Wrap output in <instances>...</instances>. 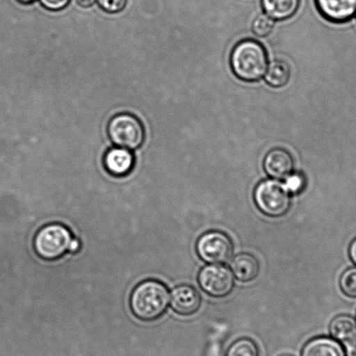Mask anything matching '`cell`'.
Wrapping results in <instances>:
<instances>
[{
  "instance_id": "cell-1",
  "label": "cell",
  "mask_w": 356,
  "mask_h": 356,
  "mask_svg": "<svg viewBox=\"0 0 356 356\" xmlns=\"http://www.w3.org/2000/svg\"><path fill=\"white\" fill-rule=\"evenodd\" d=\"M230 65L234 74L241 81H260L268 65L267 51L257 40H241L232 50Z\"/></svg>"
},
{
  "instance_id": "cell-2",
  "label": "cell",
  "mask_w": 356,
  "mask_h": 356,
  "mask_svg": "<svg viewBox=\"0 0 356 356\" xmlns=\"http://www.w3.org/2000/svg\"><path fill=\"white\" fill-rule=\"evenodd\" d=\"M169 300L167 286L154 280H148L134 289L130 297L131 310L140 320H156L167 310Z\"/></svg>"
},
{
  "instance_id": "cell-3",
  "label": "cell",
  "mask_w": 356,
  "mask_h": 356,
  "mask_svg": "<svg viewBox=\"0 0 356 356\" xmlns=\"http://www.w3.org/2000/svg\"><path fill=\"white\" fill-rule=\"evenodd\" d=\"M72 239L70 230L64 225H47L34 237V251L44 261H56L69 252Z\"/></svg>"
},
{
  "instance_id": "cell-4",
  "label": "cell",
  "mask_w": 356,
  "mask_h": 356,
  "mask_svg": "<svg viewBox=\"0 0 356 356\" xmlns=\"http://www.w3.org/2000/svg\"><path fill=\"white\" fill-rule=\"evenodd\" d=\"M254 198L259 210L269 217L285 216L291 206L289 190L285 184L276 179H266L259 183Z\"/></svg>"
},
{
  "instance_id": "cell-5",
  "label": "cell",
  "mask_w": 356,
  "mask_h": 356,
  "mask_svg": "<svg viewBox=\"0 0 356 356\" xmlns=\"http://www.w3.org/2000/svg\"><path fill=\"white\" fill-rule=\"evenodd\" d=\"M107 132L110 140L117 147L136 149L143 145L145 131L143 124L129 113L118 114L111 119Z\"/></svg>"
},
{
  "instance_id": "cell-6",
  "label": "cell",
  "mask_w": 356,
  "mask_h": 356,
  "mask_svg": "<svg viewBox=\"0 0 356 356\" xmlns=\"http://www.w3.org/2000/svg\"><path fill=\"white\" fill-rule=\"evenodd\" d=\"M234 246L230 238L220 231H210L200 236L196 252L202 261L209 264H222L233 254Z\"/></svg>"
},
{
  "instance_id": "cell-7",
  "label": "cell",
  "mask_w": 356,
  "mask_h": 356,
  "mask_svg": "<svg viewBox=\"0 0 356 356\" xmlns=\"http://www.w3.org/2000/svg\"><path fill=\"white\" fill-rule=\"evenodd\" d=\"M198 281L200 288L207 295L216 298L229 295L234 286L233 273L220 264H210L200 270Z\"/></svg>"
},
{
  "instance_id": "cell-8",
  "label": "cell",
  "mask_w": 356,
  "mask_h": 356,
  "mask_svg": "<svg viewBox=\"0 0 356 356\" xmlns=\"http://www.w3.org/2000/svg\"><path fill=\"white\" fill-rule=\"evenodd\" d=\"M316 4L328 22L345 23L356 15V0H316Z\"/></svg>"
},
{
  "instance_id": "cell-9",
  "label": "cell",
  "mask_w": 356,
  "mask_h": 356,
  "mask_svg": "<svg viewBox=\"0 0 356 356\" xmlns=\"http://www.w3.org/2000/svg\"><path fill=\"white\" fill-rule=\"evenodd\" d=\"M264 168L271 178L285 179L292 174L295 161L292 155L283 148H274L264 158Z\"/></svg>"
},
{
  "instance_id": "cell-10",
  "label": "cell",
  "mask_w": 356,
  "mask_h": 356,
  "mask_svg": "<svg viewBox=\"0 0 356 356\" xmlns=\"http://www.w3.org/2000/svg\"><path fill=\"white\" fill-rule=\"evenodd\" d=\"M172 309L181 316H192L200 309L202 297L195 288L189 285L177 286L171 293Z\"/></svg>"
},
{
  "instance_id": "cell-11",
  "label": "cell",
  "mask_w": 356,
  "mask_h": 356,
  "mask_svg": "<svg viewBox=\"0 0 356 356\" xmlns=\"http://www.w3.org/2000/svg\"><path fill=\"white\" fill-rule=\"evenodd\" d=\"M104 165L111 175L124 177L129 175L134 165V157L129 149L123 147L111 148L104 156Z\"/></svg>"
},
{
  "instance_id": "cell-12",
  "label": "cell",
  "mask_w": 356,
  "mask_h": 356,
  "mask_svg": "<svg viewBox=\"0 0 356 356\" xmlns=\"http://www.w3.org/2000/svg\"><path fill=\"white\" fill-rule=\"evenodd\" d=\"M231 270L241 282H250L257 278L260 273V264L250 254H240L231 261Z\"/></svg>"
},
{
  "instance_id": "cell-13",
  "label": "cell",
  "mask_w": 356,
  "mask_h": 356,
  "mask_svg": "<svg viewBox=\"0 0 356 356\" xmlns=\"http://www.w3.org/2000/svg\"><path fill=\"white\" fill-rule=\"evenodd\" d=\"M302 356H345L344 348L334 339L317 337L304 346Z\"/></svg>"
},
{
  "instance_id": "cell-14",
  "label": "cell",
  "mask_w": 356,
  "mask_h": 356,
  "mask_svg": "<svg viewBox=\"0 0 356 356\" xmlns=\"http://www.w3.org/2000/svg\"><path fill=\"white\" fill-rule=\"evenodd\" d=\"M332 337L347 346L356 345V321L354 318L341 314L331 321L330 326Z\"/></svg>"
},
{
  "instance_id": "cell-15",
  "label": "cell",
  "mask_w": 356,
  "mask_h": 356,
  "mask_svg": "<svg viewBox=\"0 0 356 356\" xmlns=\"http://www.w3.org/2000/svg\"><path fill=\"white\" fill-rule=\"evenodd\" d=\"M300 0H261L265 15L274 20L292 18L298 11Z\"/></svg>"
},
{
  "instance_id": "cell-16",
  "label": "cell",
  "mask_w": 356,
  "mask_h": 356,
  "mask_svg": "<svg viewBox=\"0 0 356 356\" xmlns=\"http://www.w3.org/2000/svg\"><path fill=\"white\" fill-rule=\"evenodd\" d=\"M291 77V70L284 60H275L268 65L265 74V81L268 85L275 88H281L288 84Z\"/></svg>"
},
{
  "instance_id": "cell-17",
  "label": "cell",
  "mask_w": 356,
  "mask_h": 356,
  "mask_svg": "<svg viewBox=\"0 0 356 356\" xmlns=\"http://www.w3.org/2000/svg\"><path fill=\"white\" fill-rule=\"evenodd\" d=\"M226 356H260V350L253 340L241 338L230 346Z\"/></svg>"
},
{
  "instance_id": "cell-18",
  "label": "cell",
  "mask_w": 356,
  "mask_h": 356,
  "mask_svg": "<svg viewBox=\"0 0 356 356\" xmlns=\"http://www.w3.org/2000/svg\"><path fill=\"white\" fill-rule=\"evenodd\" d=\"M274 19L267 15L257 16L252 24V31H253L254 35L260 38L268 36L274 30Z\"/></svg>"
},
{
  "instance_id": "cell-19",
  "label": "cell",
  "mask_w": 356,
  "mask_h": 356,
  "mask_svg": "<svg viewBox=\"0 0 356 356\" xmlns=\"http://www.w3.org/2000/svg\"><path fill=\"white\" fill-rule=\"evenodd\" d=\"M340 286L346 296L356 298V268H349L342 274Z\"/></svg>"
},
{
  "instance_id": "cell-20",
  "label": "cell",
  "mask_w": 356,
  "mask_h": 356,
  "mask_svg": "<svg viewBox=\"0 0 356 356\" xmlns=\"http://www.w3.org/2000/svg\"><path fill=\"white\" fill-rule=\"evenodd\" d=\"M285 186L292 195H299L305 188L306 179L302 175L296 172L288 176L286 179Z\"/></svg>"
},
{
  "instance_id": "cell-21",
  "label": "cell",
  "mask_w": 356,
  "mask_h": 356,
  "mask_svg": "<svg viewBox=\"0 0 356 356\" xmlns=\"http://www.w3.org/2000/svg\"><path fill=\"white\" fill-rule=\"evenodd\" d=\"M104 11L116 13L126 8L127 0H96Z\"/></svg>"
},
{
  "instance_id": "cell-22",
  "label": "cell",
  "mask_w": 356,
  "mask_h": 356,
  "mask_svg": "<svg viewBox=\"0 0 356 356\" xmlns=\"http://www.w3.org/2000/svg\"><path fill=\"white\" fill-rule=\"evenodd\" d=\"M47 9L51 11H60V10L67 8L70 0H40Z\"/></svg>"
},
{
  "instance_id": "cell-23",
  "label": "cell",
  "mask_w": 356,
  "mask_h": 356,
  "mask_svg": "<svg viewBox=\"0 0 356 356\" xmlns=\"http://www.w3.org/2000/svg\"><path fill=\"white\" fill-rule=\"evenodd\" d=\"M349 257L351 261L356 265V238L352 241L350 246H349Z\"/></svg>"
},
{
  "instance_id": "cell-24",
  "label": "cell",
  "mask_w": 356,
  "mask_h": 356,
  "mask_svg": "<svg viewBox=\"0 0 356 356\" xmlns=\"http://www.w3.org/2000/svg\"><path fill=\"white\" fill-rule=\"evenodd\" d=\"M77 4L81 8H91V6L95 4L96 0H76Z\"/></svg>"
},
{
  "instance_id": "cell-25",
  "label": "cell",
  "mask_w": 356,
  "mask_h": 356,
  "mask_svg": "<svg viewBox=\"0 0 356 356\" xmlns=\"http://www.w3.org/2000/svg\"><path fill=\"white\" fill-rule=\"evenodd\" d=\"M79 248H81V243H79V241L76 239H72L70 248H69V252H71V253H77Z\"/></svg>"
},
{
  "instance_id": "cell-26",
  "label": "cell",
  "mask_w": 356,
  "mask_h": 356,
  "mask_svg": "<svg viewBox=\"0 0 356 356\" xmlns=\"http://www.w3.org/2000/svg\"><path fill=\"white\" fill-rule=\"evenodd\" d=\"M345 356H356V345L348 346L347 351L345 352Z\"/></svg>"
},
{
  "instance_id": "cell-27",
  "label": "cell",
  "mask_w": 356,
  "mask_h": 356,
  "mask_svg": "<svg viewBox=\"0 0 356 356\" xmlns=\"http://www.w3.org/2000/svg\"><path fill=\"white\" fill-rule=\"evenodd\" d=\"M19 2L22 3V4H30L34 1V0H18Z\"/></svg>"
},
{
  "instance_id": "cell-28",
  "label": "cell",
  "mask_w": 356,
  "mask_h": 356,
  "mask_svg": "<svg viewBox=\"0 0 356 356\" xmlns=\"http://www.w3.org/2000/svg\"><path fill=\"white\" fill-rule=\"evenodd\" d=\"M280 356H293L291 355H280Z\"/></svg>"
}]
</instances>
